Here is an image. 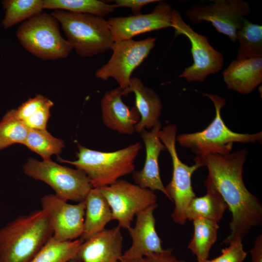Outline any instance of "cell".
<instances>
[{"label": "cell", "instance_id": "1", "mask_svg": "<svg viewBox=\"0 0 262 262\" xmlns=\"http://www.w3.org/2000/svg\"><path fill=\"white\" fill-rule=\"evenodd\" d=\"M247 158V150L243 148L226 155L210 154L194 159L208 169L205 187L217 191L231 213L230 233L223 242L226 245L242 241L251 229L262 225V203L248 191L243 180Z\"/></svg>", "mask_w": 262, "mask_h": 262}, {"label": "cell", "instance_id": "2", "mask_svg": "<svg viewBox=\"0 0 262 262\" xmlns=\"http://www.w3.org/2000/svg\"><path fill=\"white\" fill-rule=\"evenodd\" d=\"M52 235L42 209L16 217L0 229V262H30Z\"/></svg>", "mask_w": 262, "mask_h": 262}, {"label": "cell", "instance_id": "3", "mask_svg": "<svg viewBox=\"0 0 262 262\" xmlns=\"http://www.w3.org/2000/svg\"><path fill=\"white\" fill-rule=\"evenodd\" d=\"M142 147V144L137 142L116 151L104 152L78 145L76 160L70 161L60 158L58 160L83 171L93 188H100L132 174L135 171V160Z\"/></svg>", "mask_w": 262, "mask_h": 262}, {"label": "cell", "instance_id": "4", "mask_svg": "<svg viewBox=\"0 0 262 262\" xmlns=\"http://www.w3.org/2000/svg\"><path fill=\"white\" fill-rule=\"evenodd\" d=\"M51 14L61 24L66 39L80 56L92 57L112 49L115 41L104 17L61 10Z\"/></svg>", "mask_w": 262, "mask_h": 262}, {"label": "cell", "instance_id": "5", "mask_svg": "<svg viewBox=\"0 0 262 262\" xmlns=\"http://www.w3.org/2000/svg\"><path fill=\"white\" fill-rule=\"evenodd\" d=\"M213 102L215 110L214 119L201 131L181 134L176 137L182 147L191 149L198 156L210 154L226 155L231 152L233 144L262 142V132L253 134L240 133L233 131L226 125L221 116L225 98L218 95L202 93Z\"/></svg>", "mask_w": 262, "mask_h": 262}, {"label": "cell", "instance_id": "6", "mask_svg": "<svg viewBox=\"0 0 262 262\" xmlns=\"http://www.w3.org/2000/svg\"><path fill=\"white\" fill-rule=\"evenodd\" d=\"M59 29L58 21L51 14L41 12L24 21L16 34L32 55L45 61L57 60L68 57L73 49Z\"/></svg>", "mask_w": 262, "mask_h": 262}, {"label": "cell", "instance_id": "7", "mask_svg": "<svg viewBox=\"0 0 262 262\" xmlns=\"http://www.w3.org/2000/svg\"><path fill=\"white\" fill-rule=\"evenodd\" d=\"M25 175L49 185L56 196L68 201L84 200L93 187L86 174L78 168L61 165L50 159L30 158L23 166Z\"/></svg>", "mask_w": 262, "mask_h": 262}, {"label": "cell", "instance_id": "8", "mask_svg": "<svg viewBox=\"0 0 262 262\" xmlns=\"http://www.w3.org/2000/svg\"><path fill=\"white\" fill-rule=\"evenodd\" d=\"M177 132V127L175 125L169 124L161 129L159 136L166 150L168 151L172 163V179L165 187L167 197L174 203L171 217L175 223L184 225L187 221L185 215L186 209L196 197L192 186V176L201 166L196 162L194 164L189 166L180 160L176 147Z\"/></svg>", "mask_w": 262, "mask_h": 262}, {"label": "cell", "instance_id": "9", "mask_svg": "<svg viewBox=\"0 0 262 262\" xmlns=\"http://www.w3.org/2000/svg\"><path fill=\"white\" fill-rule=\"evenodd\" d=\"M172 27L175 29V36H186L191 44L193 64L186 67L179 76L190 82H202L210 74L218 72L224 65L223 54L210 44L208 37L196 32L181 17L180 13L173 10Z\"/></svg>", "mask_w": 262, "mask_h": 262}, {"label": "cell", "instance_id": "10", "mask_svg": "<svg viewBox=\"0 0 262 262\" xmlns=\"http://www.w3.org/2000/svg\"><path fill=\"white\" fill-rule=\"evenodd\" d=\"M98 189L110 207L113 220L127 230L137 213L157 204L154 191L122 179Z\"/></svg>", "mask_w": 262, "mask_h": 262}, {"label": "cell", "instance_id": "11", "mask_svg": "<svg viewBox=\"0 0 262 262\" xmlns=\"http://www.w3.org/2000/svg\"><path fill=\"white\" fill-rule=\"evenodd\" d=\"M156 38L136 41L132 39L115 42L108 62L97 70L96 77L102 80L113 78L124 90L129 86L133 71L147 57L155 46Z\"/></svg>", "mask_w": 262, "mask_h": 262}, {"label": "cell", "instance_id": "12", "mask_svg": "<svg viewBox=\"0 0 262 262\" xmlns=\"http://www.w3.org/2000/svg\"><path fill=\"white\" fill-rule=\"evenodd\" d=\"M248 2L242 0H214L210 4H197L185 12L194 24L211 23L216 31L236 42V33L242 27L244 16L249 14Z\"/></svg>", "mask_w": 262, "mask_h": 262}, {"label": "cell", "instance_id": "13", "mask_svg": "<svg viewBox=\"0 0 262 262\" xmlns=\"http://www.w3.org/2000/svg\"><path fill=\"white\" fill-rule=\"evenodd\" d=\"M41 204L51 225L54 239L65 241L81 237L84 228V200L72 204L55 194H48L41 198Z\"/></svg>", "mask_w": 262, "mask_h": 262}, {"label": "cell", "instance_id": "14", "mask_svg": "<svg viewBox=\"0 0 262 262\" xmlns=\"http://www.w3.org/2000/svg\"><path fill=\"white\" fill-rule=\"evenodd\" d=\"M173 10L170 4L161 0L150 13L111 17L107 21L115 42L129 40L138 34L172 27Z\"/></svg>", "mask_w": 262, "mask_h": 262}, {"label": "cell", "instance_id": "15", "mask_svg": "<svg viewBox=\"0 0 262 262\" xmlns=\"http://www.w3.org/2000/svg\"><path fill=\"white\" fill-rule=\"evenodd\" d=\"M157 207L156 204L136 214L134 227L127 230L132 239L131 245L122 254L120 260L138 259L165 250L156 230L153 213Z\"/></svg>", "mask_w": 262, "mask_h": 262}, {"label": "cell", "instance_id": "16", "mask_svg": "<svg viewBox=\"0 0 262 262\" xmlns=\"http://www.w3.org/2000/svg\"><path fill=\"white\" fill-rule=\"evenodd\" d=\"M161 129L160 121L150 131L144 129L139 133L145 145L146 158L143 168L132 173V179L138 186L153 191H160L167 197L159 165V155L161 151L166 150L159 136Z\"/></svg>", "mask_w": 262, "mask_h": 262}, {"label": "cell", "instance_id": "17", "mask_svg": "<svg viewBox=\"0 0 262 262\" xmlns=\"http://www.w3.org/2000/svg\"><path fill=\"white\" fill-rule=\"evenodd\" d=\"M123 90L119 87L105 92L100 101L101 117L109 129L122 134L131 135L140 120L135 107H130L122 100Z\"/></svg>", "mask_w": 262, "mask_h": 262}, {"label": "cell", "instance_id": "18", "mask_svg": "<svg viewBox=\"0 0 262 262\" xmlns=\"http://www.w3.org/2000/svg\"><path fill=\"white\" fill-rule=\"evenodd\" d=\"M121 228L105 229L81 245L76 258L81 262H119L122 255Z\"/></svg>", "mask_w": 262, "mask_h": 262}, {"label": "cell", "instance_id": "19", "mask_svg": "<svg viewBox=\"0 0 262 262\" xmlns=\"http://www.w3.org/2000/svg\"><path fill=\"white\" fill-rule=\"evenodd\" d=\"M131 93L135 95V108L140 119L135 127L140 133L144 129H152L160 122L162 103L157 93L151 88L145 86L137 77H131L127 88L123 90V96Z\"/></svg>", "mask_w": 262, "mask_h": 262}, {"label": "cell", "instance_id": "20", "mask_svg": "<svg viewBox=\"0 0 262 262\" xmlns=\"http://www.w3.org/2000/svg\"><path fill=\"white\" fill-rule=\"evenodd\" d=\"M223 77L229 89L249 94L262 82V57L232 60Z\"/></svg>", "mask_w": 262, "mask_h": 262}, {"label": "cell", "instance_id": "21", "mask_svg": "<svg viewBox=\"0 0 262 262\" xmlns=\"http://www.w3.org/2000/svg\"><path fill=\"white\" fill-rule=\"evenodd\" d=\"M84 202L83 232L80 238L83 242L103 230L113 220L110 207L98 188H92Z\"/></svg>", "mask_w": 262, "mask_h": 262}, {"label": "cell", "instance_id": "22", "mask_svg": "<svg viewBox=\"0 0 262 262\" xmlns=\"http://www.w3.org/2000/svg\"><path fill=\"white\" fill-rule=\"evenodd\" d=\"M206 194L195 197L187 207L185 215L187 220L192 221L203 218L218 223L223 218L228 206L220 194L213 188L205 187Z\"/></svg>", "mask_w": 262, "mask_h": 262}, {"label": "cell", "instance_id": "23", "mask_svg": "<svg viewBox=\"0 0 262 262\" xmlns=\"http://www.w3.org/2000/svg\"><path fill=\"white\" fill-rule=\"evenodd\" d=\"M192 221L194 233L188 248L199 262L208 259L211 249L217 240L219 226L218 223L203 218Z\"/></svg>", "mask_w": 262, "mask_h": 262}, {"label": "cell", "instance_id": "24", "mask_svg": "<svg viewBox=\"0 0 262 262\" xmlns=\"http://www.w3.org/2000/svg\"><path fill=\"white\" fill-rule=\"evenodd\" d=\"M239 43L236 59H246L262 57V26L244 19L236 33Z\"/></svg>", "mask_w": 262, "mask_h": 262}, {"label": "cell", "instance_id": "25", "mask_svg": "<svg viewBox=\"0 0 262 262\" xmlns=\"http://www.w3.org/2000/svg\"><path fill=\"white\" fill-rule=\"evenodd\" d=\"M83 242L80 238L60 241L51 237L30 262H69L76 258Z\"/></svg>", "mask_w": 262, "mask_h": 262}, {"label": "cell", "instance_id": "26", "mask_svg": "<svg viewBox=\"0 0 262 262\" xmlns=\"http://www.w3.org/2000/svg\"><path fill=\"white\" fill-rule=\"evenodd\" d=\"M43 8L88 14L103 17L116 8L114 4L98 0H43Z\"/></svg>", "mask_w": 262, "mask_h": 262}, {"label": "cell", "instance_id": "27", "mask_svg": "<svg viewBox=\"0 0 262 262\" xmlns=\"http://www.w3.org/2000/svg\"><path fill=\"white\" fill-rule=\"evenodd\" d=\"M2 3L5 16L1 24L5 29L27 20L44 9L43 0H6Z\"/></svg>", "mask_w": 262, "mask_h": 262}, {"label": "cell", "instance_id": "28", "mask_svg": "<svg viewBox=\"0 0 262 262\" xmlns=\"http://www.w3.org/2000/svg\"><path fill=\"white\" fill-rule=\"evenodd\" d=\"M24 145L41 156L43 160L50 159L59 154L65 147L64 141L52 136L46 130L30 129Z\"/></svg>", "mask_w": 262, "mask_h": 262}, {"label": "cell", "instance_id": "29", "mask_svg": "<svg viewBox=\"0 0 262 262\" xmlns=\"http://www.w3.org/2000/svg\"><path fill=\"white\" fill-rule=\"evenodd\" d=\"M30 129L21 120L16 118L11 110L0 121V149L15 144L24 145Z\"/></svg>", "mask_w": 262, "mask_h": 262}, {"label": "cell", "instance_id": "30", "mask_svg": "<svg viewBox=\"0 0 262 262\" xmlns=\"http://www.w3.org/2000/svg\"><path fill=\"white\" fill-rule=\"evenodd\" d=\"M49 99L37 95L22 103L17 109L11 110L13 115L24 122L29 117L44 106Z\"/></svg>", "mask_w": 262, "mask_h": 262}, {"label": "cell", "instance_id": "31", "mask_svg": "<svg viewBox=\"0 0 262 262\" xmlns=\"http://www.w3.org/2000/svg\"><path fill=\"white\" fill-rule=\"evenodd\" d=\"M247 256L243 248L242 241L237 240L221 250V254L211 260V262H243Z\"/></svg>", "mask_w": 262, "mask_h": 262}, {"label": "cell", "instance_id": "32", "mask_svg": "<svg viewBox=\"0 0 262 262\" xmlns=\"http://www.w3.org/2000/svg\"><path fill=\"white\" fill-rule=\"evenodd\" d=\"M53 105V102L49 99L23 123L29 129L46 130L47 124L50 117V109Z\"/></svg>", "mask_w": 262, "mask_h": 262}, {"label": "cell", "instance_id": "33", "mask_svg": "<svg viewBox=\"0 0 262 262\" xmlns=\"http://www.w3.org/2000/svg\"><path fill=\"white\" fill-rule=\"evenodd\" d=\"M119 262H185L178 259L172 253V249L168 248L160 253L133 260H120Z\"/></svg>", "mask_w": 262, "mask_h": 262}, {"label": "cell", "instance_id": "34", "mask_svg": "<svg viewBox=\"0 0 262 262\" xmlns=\"http://www.w3.org/2000/svg\"><path fill=\"white\" fill-rule=\"evenodd\" d=\"M160 1L159 0H116L114 5L116 8L122 7L130 8L133 15H135L140 14L141 9L145 5Z\"/></svg>", "mask_w": 262, "mask_h": 262}, {"label": "cell", "instance_id": "35", "mask_svg": "<svg viewBox=\"0 0 262 262\" xmlns=\"http://www.w3.org/2000/svg\"><path fill=\"white\" fill-rule=\"evenodd\" d=\"M251 262H262V234L256 238L253 247L250 251Z\"/></svg>", "mask_w": 262, "mask_h": 262}, {"label": "cell", "instance_id": "36", "mask_svg": "<svg viewBox=\"0 0 262 262\" xmlns=\"http://www.w3.org/2000/svg\"><path fill=\"white\" fill-rule=\"evenodd\" d=\"M69 262H81L77 259H75L70 261Z\"/></svg>", "mask_w": 262, "mask_h": 262}, {"label": "cell", "instance_id": "37", "mask_svg": "<svg viewBox=\"0 0 262 262\" xmlns=\"http://www.w3.org/2000/svg\"><path fill=\"white\" fill-rule=\"evenodd\" d=\"M198 262H211V260H209L208 259L202 260Z\"/></svg>", "mask_w": 262, "mask_h": 262}]
</instances>
